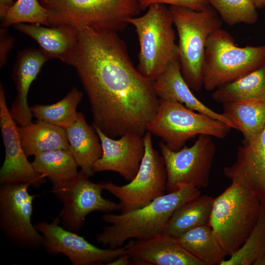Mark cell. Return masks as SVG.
Here are the masks:
<instances>
[{"label": "cell", "instance_id": "603a6c76", "mask_svg": "<svg viewBox=\"0 0 265 265\" xmlns=\"http://www.w3.org/2000/svg\"><path fill=\"white\" fill-rule=\"evenodd\" d=\"M22 147L27 157L47 151L69 149L65 130L41 120L18 126Z\"/></svg>", "mask_w": 265, "mask_h": 265}, {"label": "cell", "instance_id": "7c38bea8", "mask_svg": "<svg viewBox=\"0 0 265 265\" xmlns=\"http://www.w3.org/2000/svg\"><path fill=\"white\" fill-rule=\"evenodd\" d=\"M81 171L71 180L52 186V192L63 204L58 215L66 229L77 232L87 215L94 212L106 213L120 210L117 203L102 196L103 182L95 183Z\"/></svg>", "mask_w": 265, "mask_h": 265}, {"label": "cell", "instance_id": "f1b7e54d", "mask_svg": "<svg viewBox=\"0 0 265 265\" xmlns=\"http://www.w3.org/2000/svg\"><path fill=\"white\" fill-rule=\"evenodd\" d=\"M265 254V210L239 248L220 265H254Z\"/></svg>", "mask_w": 265, "mask_h": 265}, {"label": "cell", "instance_id": "d6986e66", "mask_svg": "<svg viewBox=\"0 0 265 265\" xmlns=\"http://www.w3.org/2000/svg\"><path fill=\"white\" fill-rule=\"evenodd\" d=\"M16 29L34 39L49 59L72 65L78 37V28L69 25L43 26L38 24L15 25Z\"/></svg>", "mask_w": 265, "mask_h": 265}, {"label": "cell", "instance_id": "83f0119b", "mask_svg": "<svg viewBox=\"0 0 265 265\" xmlns=\"http://www.w3.org/2000/svg\"><path fill=\"white\" fill-rule=\"evenodd\" d=\"M83 94L76 87L61 100L52 105L35 104L30 107L32 116L52 125L66 130L77 119L78 105Z\"/></svg>", "mask_w": 265, "mask_h": 265}, {"label": "cell", "instance_id": "7402d4cb", "mask_svg": "<svg viewBox=\"0 0 265 265\" xmlns=\"http://www.w3.org/2000/svg\"><path fill=\"white\" fill-rule=\"evenodd\" d=\"M222 114L243 136L242 145L261 133L265 126V101L243 99L223 104Z\"/></svg>", "mask_w": 265, "mask_h": 265}, {"label": "cell", "instance_id": "f546056e", "mask_svg": "<svg viewBox=\"0 0 265 265\" xmlns=\"http://www.w3.org/2000/svg\"><path fill=\"white\" fill-rule=\"evenodd\" d=\"M223 22L229 26L253 25L258 19L257 9L251 0H208Z\"/></svg>", "mask_w": 265, "mask_h": 265}, {"label": "cell", "instance_id": "30bf717a", "mask_svg": "<svg viewBox=\"0 0 265 265\" xmlns=\"http://www.w3.org/2000/svg\"><path fill=\"white\" fill-rule=\"evenodd\" d=\"M159 145L165 166L167 193L183 185L199 189L208 186L216 153L212 136L199 135L191 146H184L177 151L168 149L163 141Z\"/></svg>", "mask_w": 265, "mask_h": 265}, {"label": "cell", "instance_id": "ba28073f", "mask_svg": "<svg viewBox=\"0 0 265 265\" xmlns=\"http://www.w3.org/2000/svg\"><path fill=\"white\" fill-rule=\"evenodd\" d=\"M231 129L225 123L189 109L180 103L160 101L147 131L160 137L170 150L177 151L196 136L207 135L223 139Z\"/></svg>", "mask_w": 265, "mask_h": 265}, {"label": "cell", "instance_id": "d4e9b609", "mask_svg": "<svg viewBox=\"0 0 265 265\" xmlns=\"http://www.w3.org/2000/svg\"><path fill=\"white\" fill-rule=\"evenodd\" d=\"M214 198L207 194L192 199L173 212L162 231L173 237L209 223Z\"/></svg>", "mask_w": 265, "mask_h": 265}, {"label": "cell", "instance_id": "d6a6232c", "mask_svg": "<svg viewBox=\"0 0 265 265\" xmlns=\"http://www.w3.org/2000/svg\"><path fill=\"white\" fill-rule=\"evenodd\" d=\"M14 39L7 33L5 27L1 26L0 30V66L5 65L8 53L12 48Z\"/></svg>", "mask_w": 265, "mask_h": 265}, {"label": "cell", "instance_id": "8992f818", "mask_svg": "<svg viewBox=\"0 0 265 265\" xmlns=\"http://www.w3.org/2000/svg\"><path fill=\"white\" fill-rule=\"evenodd\" d=\"M139 43L137 69L155 81L172 60L179 58L170 11L165 4H154L140 17L130 18Z\"/></svg>", "mask_w": 265, "mask_h": 265}, {"label": "cell", "instance_id": "d590c367", "mask_svg": "<svg viewBox=\"0 0 265 265\" xmlns=\"http://www.w3.org/2000/svg\"><path fill=\"white\" fill-rule=\"evenodd\" d=\"M257 9H261L265 7V0H251Z\"/></svg>", "mask_w": 265, "mask_h": 265}, {"label": "cell", "instance_id": "8d00e7d4", "mask_svg": "<svg viewBox=\"0 0 265 265\" xmlns=\"http://www.w3.org/2000/svg\"><path fill=\"white\" fill-rule=\"evenodd\" d=\"M254 265H265V254L257 260Z\"/></svg>", "mask_w": 265, "mask_h": 265}, {"label": "cell", "instance_id": "4dcf8cb0", "mask_svg": "<svg viewBox=\"0 0 265 265\" xmlns=\"http://www.w3.org/2000/svg\"><path fill=\"white\" fill-rule=\"evenodd\" d=\"M20 23L50 26L49 13L38 0H17L2 19L1 26L6 27Z\"/></svg>", "mask_w": 265, "mask_h": 265}, {"label": "cell", "instance_id": "484cf974", "mask_svg": "<svg viewBox=\"0 0 265 265\" xmlns=\"http://www.w3.org/2000/svg\"><path fill=\"white\" fill-rule=\"evenodd\" d=\"M212 99L217 103L256 99L265 101V64L213 91Z\"/></svg>", "mask_w": 265, "mask_h": 265}, {"label": "cell", "instance_id": "e575fe53", "mask_svg": "<svg viewBox=\"0 0 265 265\" xmlns=\"http://www.w3.org/2000/svg\"><path fill=\"white\" fill-rule=\"evenodd\" d=\"M13 0H0V16L2 19L8 8L13 4Z\"/></svg>", "mask_w": 265, "mask_h": 265}, {"label": "cell", "instance_id": "ac0fdd59", "mask_svg": "<svg viewBox=\"0 0 265 265\" xmlns=\"http://www.w3.org/2000/svg\"><path fill=\"white\" fill-rule=\"evenodd\" d=\"M49 60L39 48H29L18 53L12 73L17 94L9 110L14 121L20 126L32 123L33 116L27 104V94L32 82Z\"/></svg>", "mask_w": 265, "mask_h": 265}, {"label": "cell", "instance_id": "8fae6325", "mask_svg": "<svg viewBox=\"0 0 265 265\" xmlns=\"http://www.w3.org/2000/svg\"><path fill=\"white\" fill-rule=\"evenodd\" d=\"M28 183H11L0 186V229L18 247L29 250L43 248V238L31 223L33 201Z\"/></svg>", "mask_w": 265, "mask_h": 265}, {"label": "cell", "instance_id": "4fadbf2b", "mask_svg": "<svg viewBox=\"0 0 265 265\" xmlns=\"http://www.w3.org/2000/svg\"><path fill=\"white\" fill-rule=\"evenodd\" d=\"M57 216L51 222L42 221L34 225L43 238V248L51 255L62 254L73 265H106L127 252V244L116 248H100L83 237L60 226Z\"/></svg>", "mask_w": 265, "mask_h": 265}, {"label": "cell", "instance_id": "4316f807", "mask_svg": "<svg viewBox=\"0 0 265 265\" xmlns=\"http://www.w3.org/2000/svg\"><path fill=\"white\" fill-rule=\"evenodd\" d=\"M32 164L37 172L51 181L52 186L64 184L79 173V166L70 149L39 153L34 156Z\"/></svg>", "mask_w": 265, "mask_h": 265}, {"label": "cell", "instance_id": "836d02e7", "mask_svg": "<svg viewBox=\"0 0 265 265\" xmlns=\"http://www.w3.org/2000/svg\"><path fill=\"white\" fill-rule=\"evenodd\" d=\"M130 264H132V258L130 255L126 252L107 264V265H128Z\"/></svg>", "mask_w": 265, "mask_h": 265}, {"label": "cell", "instance_id": "9a60e30c", "mask_svg": "<svg viewBox=\"0 0 265 265\" xmlns=\"http://www.w3.org/2000/svg\"><path fill=\"white\" fill-rule=\"evenodd\" d=\"M94 128L100 138L103 153L93 166V172L113 171L131 181L136 175L144 154L143 136L129 133L115 140Z\"/></svg>", "mask_w": 265, "mask_h": 265}, {"label": "cell", "instance_id": "9c48e42d", "mask_svg": "<svg viewBox=\"0 0 265 265\" xmlns=\"http://www.w3.org/2000/svg\"><path fill=\"white\" fill-rule=\"evenodd\" d=\"M143 139L144 154L133 179L123 186L103 182L104 190L119 200L120 213L142 208L166 191L167 175L163 159L154 149L150 132L146 131Z\"/></svg>", "mask_w": 265, "mask_h": 265}, {"label": "cell", "instance_id": "5bb4252c", "mask_svg": "<svg viewBox=\"0 0 265 265\" xmlns=\"http://www.w3.org/2000/svg\"><path fill=\"white\" fill-rule=\"evenodd\" d=\"M16 123L7 107L5 91L0 85V126L5 147V158L0 170V185L28 183L38 187L46 181L30 162L22 147Z\"/></svg>", "mask_w": 265, "mask_h": 265}, {"label": "cell", "instance_id": "ffe728a7", "mask_svg": "<svg viewBox=\"0 0 265 265\" xmlns=\"http://www.w3.org/2000/svg\"><path fill=\"white\" fill-rule=\"evenodd\" d=\"M154 89L159 101L180 103L189 109L205 114L236 129L225 115L210 108L193 95L182 76L179 58L171 61L156 79Z\"/></svg>", "mask_w": 265, "mask_h": 265}, {"label": "cell", "instance_id": "1f68e13d", "mask_svg": "<svg viewBox=\"0 0 265 265\" xmlns=\"http://www.w3.org/2000/svg\"><path fill=\"white\" fill-rule=\"evenodd\" d=\"M141 11L154 4H164L201 11L209 5L208 0H137Z\"/></svg>", "mask_w": 265, "mask_h": 265}, {"label": "cell", "instance_id": "52a82bcc", "mask_svg": "<svg viewBox=\"0 0 265 265\" xmlns=\"http://www.w3.org/2000/svg\"><path fill=\"white\" fill-rule=\"evenodd\" d=\"M49 13L50 26L69 25L116 32L141 10L137 0H38Z\"/></svg>", "mask_w": 265, "mask_h": 265}, {"label": "cell", "instance_id": "6da1fadb", "mask_svg": "<svg viewBox=\"0 0 265 265\" xmlns=\"http://www.w3.org/2000/svg\"><path fill=\"white\" fill-rule=\"evenodd\" d=\"M78 31L72 66L89 100L92 126L112 138L143 136L160 104L154 81L134 67L118 32L89 26Z\"/></svg>", "mask_w": 265, "mask_h": 265}, {"label": "cell", "instance_id": "44dd1931", "mask_svg": "<svg viewBox=\"0 0 265 265\" xmlns=\"http://www.w3.org/2000/svg\"><path fill=\"white\" fill-rule=\"evenodd\" d=\"M65 132L70 151L80 171L92 177L93 166L103 153L102 144L94 127L89 125L83 114L79 112L76 120Z\"/></svg>", "mask_w": 265, "mask_h": 265}, {"label": "cell", "instance_id": "5b68a950", "mask_svg": "<svg viewBox=\"0 0 265 265\" xmlns=\"http://www.w3.org/2000/svg\"><path fill=\"white\" fill-rule=\"evenodd\" d=\"M265 64V45L238 47L232 36L219 28L209 37L202 67L203 87L213 91Z\"/></svg>", "mask_w": 265, "mask_h": 265}, {"label": "cell", "instance_id": "e0dca14e", "mask_svg": "<svg viewBox=\"0 0 265 265\" xmlns=\"http://www.w3.org/2000/svg\"><path fill=\"white\" fill-rule=\"evenodd\" d=\"M127 245L135 265H204L174 237L162 233L144 239H130Z\"/></svg>", "mask_w": 265, "mask_h": 265}, {"label": "cell", "instance_id": "277c9868", "mask_svg": "<svg viewBox=\"0 0 265 265\" xmlns=\"http://www.w3.org/2000/svg\"><path fill=\"white\" fill-rule=\"evenodd\" d=\"M262 210L261 202L254 194L234 182L214 198L209 224L227 256L242 245Z\"/></svg>", "mask_w": 265, "mask_h": 265}, {"label": "cell", "instance_id": "7a4b0ae2", "mask_svg": "<svg viewBox=\"0 0 265 265\" xmlns=\"http://www.w3.org/2000/svg\"><path fill=\"white\" fill-rule=\"evenodd\" d=\"M201 194L192 185H183L176 191L159 196L144 207L126 212L104 214L105 226L96 238L103 246L116 248L131 239H144L161 233L174 211Z\"/></svg>", "mask_w": 265, "mask_h": 265}, {"label": "cell", "instance_id": "3957f363", "mask_svg": "<svg viewBox=\"0 0 265 265\" xmlns=\"http://www.w3.org/2000/svg\"><path fill=\"white\" fill-rule=\"evenodd\" d=\"M169 9L178 36L182 76L191 90L199 91L203 87L202 67L207 40L221 28L223 22L210 4L201 11L174 5H170Z\"/></svg>", "mask_w": 265, "mask_h": 265}, {"label": "cell", "instance_id": "2e32d148", "mask_svg": "<svg viewBox=\"0 0 265 265\" xmlns=\"http://www.w3.org/2000/svg\"><path fill=\"white\" fill-rule=\"evenodd\" d=\"M223 173L254 194L265 210V126L257 137L238 148L235 161L225 167Z\"/></svg>", "mask_w": 265, "mask_h": 265}, {"label": "cell", "instance_id": "cb8c5ba5", "mask_svg": "<svg viewBox=\"0 0 265 265\" xmlns=\"http://www.w3.org/2000/svg\"><path fill=\"white\" fill-rule=\"evenodd\" d=\"M182 247L204 265H220L227 256L209 224L174 237Z\"/></svg>", "mask_w": 265, "mask_h": 265}]
</instances>
